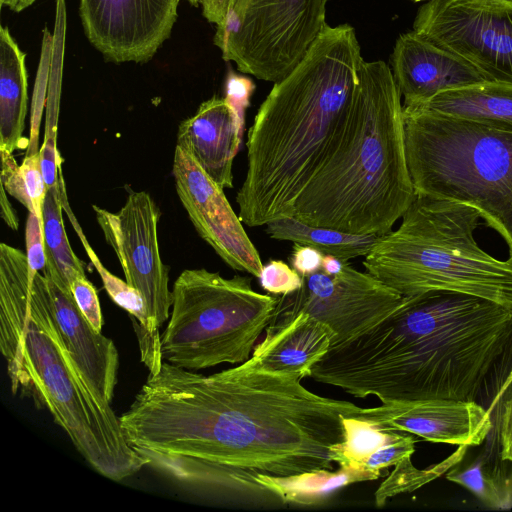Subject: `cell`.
Here are the masks:
<instances>
[{
  "mask_svg": "<svg viewBox=\"0 0 512 512\" xmlns=\"http://www.w3.org/2000/svg\"><path fill=\"white\" fill-rule=\"evenodd\" d=\"M300 378L239 366L203 375L163 362L120 417L147 465L191 486L257 495L247 471L334 470L342 416L361 407L317 395Z\"/></svg>",
  "mask_w": 512,
  "mask_h": 512,
  "instance_id": "cell-1",
  "label": "cell"
},
{
  "mask_svg": "<svg viewBox=\"0 0 512 512\" xmlns=\"http://www.w3.org/2000/svg\"><path fill=\"white\" fill-rule=\"evenodd\" d=\"M511 371L512 306L432 290L403 296L373 327L331 346L311 378L382 403L446 399L485 407Z\"/></svg>",
  "mask_w": 512,
  "mask_h": 512,
  "instance_id": "cell-2",
  "label": "cell"
},
{
  "mask_svg": "<svg viewBox=\"0 0 512 512\" xmlns=\"http://www.w3.org/2000/svg\"><path fill=\"white\" fill-rule=\"evenodd\" d=\"M363 58L355 29L326 25L299 64L274 83L248 130L237 192L249 227L293 217L345 120Z\"/></svg>",
  "mask_w": 512,
  "mask_h": 512,
  "instance_id": "cell-3",
  "label": "cell"
},
{
  "mask_svg": "<svg viewBox=\"0 0 512 512\" xmlns=\"http://www.w3.org/2000/svg\"><path fill=\"white\" fill-rule=\"evenodd\" d=\"M401 97L384 61L363 60L343 125L299 196L295 218L354 234L392 230L416 198Z\"/></svg>",
  "mask_w": 512,
  "mask_h": 512,
  "instance_id": "cell-4",
  "label": "cell"
},
{
  "mask_svg": "<svg viewBox=\"0 0 512 512\" xmlns=\"http://www.w3.org/2000/svg\"><path fill=\"white\" fill-rule=\"evenodd\" d=\"M480 212L416 194L396 230L379 236L363 266L402 296L458 291L512 306V258L498 260L474 238Z\"/></svg>",
  "mask_w": 512,
  "mask_h": 512,
  "instance_id": "cell-5",
  "label": "cell"
},
{
  "mask_svg": "<svg viewBox=\"0 0 512 512\" xmlns=\"http://www.w3.org/2000/svg\"><path fill=\"white\" fill-rule=\"evenodd\" d=\"M7 372L12 393L21 390L45 407L100 475L122 481L147 465L128 444L111 403L85 380L69 353L42 272L33 279L18 357Z\"/></svg>",
  "mask_w": 512,
  "mask_h": 512,
  "instance_id": "cell-6",
  "label": "cell"
},
{
  "mask_svg": "<svg viewBox=\"0 0 512 512\" xmlns=\"http://www.w3.org/2000/svg\"><path fill=\"white\" fill-rule=\"evenodd\" d=\"M403 115L415 193L476 208L512 258V132L407 107Z\"/></svg>",
  "mask_w": 512,
  "mask_h": 512,
  "instance_id": "cell-7",
  "label": "cell"
},
{
  "mask_svg": "<svg viewBox=\"0 0 512 512\" xmlns=\"http://www.w3.org/2000/svg\"><path fill=\"white\" fill-rule=\"evenodd\" d=\"M277 300L255 291L247 276L225 278L204 268L182 271L161 334L163 360L193 371L247 361Z\"/></svg>",
  "mask_w": 512,
  "mask_h": 512,
  "instance_id": "cell-8",
  "label": "cell"
},
{
  "mask_svg": "<svg viewBox=\"0 0 512 512\" xmlns=\"http://www.w3.org/2000/svg\"><path fill=\"white\" fill-rule=\"evenodd\" d=\"M327 1L235 0L213 42L240 72L279 82L327 25Z\"/></svg>",
  "mask_w": 512,
  "mask_h": 512,
  "instance_id": "cell-9",
  "label": "cell"
},
{
  "mask_svg": "<svg viewBox=\"0 0 512 512\" xmlns=\"http://www.w3.org/2000/svg\"><path fill=\"white\" fill-rule=\"evenodd\" d=\"M302 277L303 283L298 290L278 297L265 336L272 335L300 313H307L333 330L331 346H335L373 327L403 298L367 271L355 269L348 261L338 273L330 275L319 270Z\"/></svg>",
  "mask_w": 512,
  "mask_h": 512,
  "instance_id": "cell-10",
  "label": "cell"
},
{
  "mask_svg": "<svg viewBox=\"0 0 512 512\" xmlns=\"http://www.w3.org/2000/svg\"><path fill=\"white\" fill-rule=\"evenodd\" d=\"M413 31L473 66L486 80L512 84V3L430 0Z\"/></svg>",
  "mask_w": 512,
  "mask_h": 512,
  "instance_id": "cell-11",
  "label": "cell"
},
{
  "mask_svg": "<svg viewBox=\"0 0 512 512\" xmlns=\"http://www.w3.org/2000/svg\"><path fill=\"white\" fill-rule=\"evenodd\" d=\"M92 208L126 282L145 300L152 336L161 340L159 328L170 317L172 291L168 286L169 267L163 263L159 250L158 206L147 192L139 191L130 193L117 213L96 205Z\"/></svg>",
  "mask_w": 512,
  "mask_h": 512,
  "instance_id": "cell-12",
  "label": "cell"
},
{
  "mask_svg": "<svg viewBox=\"0 0 512 512\" xmlns=\"http://www.w3.org/2000/svg\"><path fill=\"white\" fill-rule=\"evenodd\" d=\"M180 0H80L88 41L107 61L145 63L170 37Z\"/></svg>",
  "mask_w": 512,
  "mask_h": 512,
  "instance_id": "cell-13",
  "label": "cell"
},
{
  "mask_svg": "<svg viewBox=\"0 0 512 512\" xmlns=\"http://www.w3.org/2000/svg\"><path fill=\"white\" fill-rule=\"evenodd\" d=\"M172 171L177 195L199 236L230 268L258 278L260 255L223 188L177 145Z\"/></svg>",
  "mask_w": 512,
  "mask_h": 512,
  "instance_id": "cell-14",
  "label": "cell"
},
{
  "mask_svg": "<svg viewBox=\"0 0 512 512\" xmlns=\"http://www.w3.org/2000/svg\"><path fill=\"white\" fill-rule=\"evenodd\" d=\"M381 430L410 433L435 443L478 446L492 430L491 412L477 402L446 399L382 403L353 414Z\"/></svg>",
  "mask_w": 512,
  "mask_h": 512,
  "instance_id": "cell-15",
  "label": "cell"
},
{
  "mask_svg": "<svg viewBox=\"0 0 512 512\" xmlns=\"http://www.w3.org/2000/svg\"><path fill=\"white\" fill-rule=\"evenodd\" d=\"M42 274L54 318L69 353L85 380L111 403L119 368V353L113 340L90 325L79 309L71 287L47 260Z\"/></svg>",
  "mask_w": 512,
  "mask_h": 512,
  "instance_id": "cell-16",
  "label": "cell"
},
{
  "mask_svg": "<svg viewBox=\"0 0 512 512\" xmlns=\"http://www.w3.org/2000/svg\"><path fill=\"white\" fill-rule=\"evenodd\" d=\"M403 105L486 79L469 63L431 43L415 31L401 34L390 58Z\"/></svg>",
  "mask_w": 512,
  "mask_h": 512,
  "instance_id": "cell-17",
  "label": "cell"
},
{
  "mask_svg": "<svg viewBox=\"0 0 512 512\" xmlns=\"http://www.w3.org/2000/svg\"><path fill=\"white\" fill-rule=\"evenodd\" d=\"M245 118L226 99L213 96L181 122L177 146L188 153L221 188L233 187L232 166L240 148Z\"/></svg>",
  "mask_w": 512,
  "mask_h": 512,
  "instance_id": "cell-18",
  "label": "cell"
},
{
  "mask_svg": "<svg viewBox=\"0 0 512 512\" xmlns=\"http://www.w3.org/2000/svg\"><path fill=\"white\" fill-rule=\"evenodd\" d=\"M334 337L324 322L300 313L254 347L252 359L263 370L311 377L313 366L326 354Z\"/></svg>",
  "mask_w": 512,
  "mask_h": 512,
  "instance_id": "cell-19",
  "label": "cell"
},
{
  "mask_svg": "<svg viewBox=\"0 0 512 512\" xmlns=\"http://www.w3.org/2000/svg\"><path fill=\"white\" fill-rule=\"evenodd\" d=\"M403 107L512 132L511 83L485 80L445 90Z\"/></svg>",
  "mask_w": 512,
  "mask_h": 512,
  "instance_id": "cell-20",
  "label": "cell"
},
{
  "mask_svg": "<svg viewBox=\"0 0 512 512\" xmlns=\"http://www.w3.org/2000/svg\"><path fill=\"white\" fill-rule=\"evenodd\" d=\"M33 279L26 253L0 244V348L7 369L18 357L23 327L27 322Z\"/></svg>",
  "mask_w": 512,
  "mask_h": 512,
  "instance_id": "cell-21",
  "label": "cell"
},
{
  "mask_svg": "<svg viewBox=\"0 0 512 512\" xmlns=\"http://www.w3.org/2000/svg\"><path fill=\"white\" fill-rule=\"evenodd\" d=\"M26 54L8 27L0 28V151L27 149L23 136L28 103Z\"/></svg>",
  "mask_w": 512,
  "mask_h": 512,
  "instance_id": "cell-22",
  "label": "cell"
},
{
  "mask_svg": "<svg viewBox=\"0 0 512 512\" xmlns=\"http://www.w3.org/2000/svg\"><path fill=\"white\" fill-rule=\"evenodd\" d=\"M60 198L63 211L67 215L75 232L77 233L87 256L92 265L97 270L102 280L103 286L110 298L121 308L126 310L135 320L134 328L139 342L140 355L142 362L149 369L150 374L159 371L163 363L161 340L155 339L149 326L146 303L140 292L129 285L126 280L112 274L100 261L96 252L90 246L85 234L82 231L72 209L69 205L63 175L59 179Z\"/></svg>",
  "mask_w": 512,
  "mask_h": 512,
  "instance_id": "cell-23",
  "label": "cell"
},
{
  "mask_svg": "<svg viewBox=\"0 0 512 512\" xmlns=\"http://www.w3.org/2000/svg\"><path fill=\"white\" fill-rule=\"evenodd\" d=\"M253 477L284 504L315 505L336 490L353 483L376 480L380 475L353 467L318 470L289 476L253 472Z\"/></svg>",
  "mask_w": 512,
  "mask_h": 512,
  "instance_id": "cell-24",
  "label": "cell"
},
{
  "mask_svg": "<svg viewBox=\"0 0 512 512\" xmlns=\"http://www.w3.org/2000/svg\"><path fill=\"white\" fill-rule=\"evenodd\" d=\"M265 227L266 234L272 239L308 245L324 255H332L345 261L365 257L379 238L375 234H354L313 226L294 216L271 221Z\"/></svg>",
  "mask_w": 512,
  "mask_h": 512,
  "instance_id": "cell-25",
  "label": "cell"
},
{
  "mask_svg": "<svg viewBox=\"0 0 512 512\" xmlns=\"http://www.w3.org/2000/svg\"><path fill=\"white\" fill-rule=\"evenodd\" d=\"M60 198L59 184L47 191L42 210V223L46 260L59 272L64 281L71 284L86 276L84 263L76 256L67 238Z\"/></svg>",
  "mask_w": 512,
  "mask_h": 512,
  "instance_id": "cell-26",
  "label": "cell"
},
{
  "mask_svg": "<svg viewBox=\"0 0 512 512\" xmlns=\"http://www.w3.org/2000/svg\"><path fill=\"white\" fill-rule=\"evenodd\" d=\"M343 441L332 447L339 466L364 469L366 460L392 441L399 432L381 430L375 423L355 415L342 416Z\"/></svg>",
  "mask_w": 512,
  "mask_h": 512,
  "instance_id": "cell-27",
  "label": "cell"
},
{
  "mask_svg": "<svg viewBox=\"0 0 512 512\" xmlns=\"http://www.w3.org/2000/svg\"><path fill=\"white\" fill-rule=\"evenodd\" d=\"M468 447L459 445L458 449L448 458L425 469L416 468L411 462V457L404 458L394 466V470L375 492L376 506L382 507L389 498L401 493L412 492L440 477L462 461Z\"/></svg>",
  "mask_w": 512,
  "mask_h": 512,
  "instance_id": "cell-28",
  "label": "cell"
},
{
  "mask_svg": "<svg viewBox=\"0 0 512 512\" xmlns=\"http://www.w3.org/2000/svg\"><path fill=\"white\" fill-rule=\"evenodd\" d=\"M457 465L447 471L449 481L463 486L489 507L505 508L509 505L511 497L506 485L482 460L464 467Z\"/></svg>",
  "mask_w": 512,
  "mask_h": 512,
  "instance_id": "cell-29",
  "label": "cell"
},
{
  "mask_svg": "<svg viewBox=\"0 0 512 512\" xmlns=\"http://www.w3.org/2000/svg\"><path fill=\"white\" fill-rule=\"evenodd\" d=\"M415 438L410 433L399 432L390 442L379 448L364 463V469L383 476L385 469L395 466L415 451Z\"/></svg>",
  "mask_w": 512,
  "mask_h": 512,
  "instance_id": "cell-30",
  "label": "cell"
},
{
  "mask_svg": "<svg viewBox=\"0 0 512 512\" xmlns=\"http://www.w3.org/2000/svg\"><path fill=\"white\" fill-rule=\"evenodd\" d=\"M258 279L261 287L273 295L294 292L303 283V277L282 260H270L263 265Z\"/></svg>",
  "mask_w": 512,
  "mask_h": 512,
  "instance_id": "cell-31",
  "label": "cell"
},
{
  "mask_svg": "<svg viewBox=\"0 0 512 512\" xmlns=\"http://www.w3.org/2000/svg\"><path fill=\"white\" fill-rule=\"evenodd\" d=\"M20 170L34 213L42 220L43 203L48 190L42 172L39 151L31 155H25Z\"/></svg>",
  "mask_w": 512,
  "mask_h": 512,
  "instance_id": "cell-32",
  "label": "cell"
},
{
  "mask_svg": "<svg viewBox=\"0 0 512 512\" xmlns=\"http://www.w3.org/2000/svg\"><path fill=\"white\" fill-rule=\"evenodd\" d=\"M25 241L30 276L34 279L46 265L43 223L34 212H29L27 217Z\"/></svg>",
  "mask_w": 512,
  "mask_h": 512,
  "instance_id": "cell-33",
  "label": "cell"
},
{
  "mask_svg": "<svg viewBox=\"0 0 512 512\" xmlns=\"http://www.w3.org/2000/svg\"><path fill=\"white\" fill-rule=\"evenodd\" d=\"M71 291L84 317L97 332H101L103 316L93 284L86 276L79 277L71 284Z\"/></svg>",
  "mask_w": 512,
  "mask_h": 512,
  "instance_id": "cell-34",
  "label": "cell"
},
{
  "mask_svg": "<svg viewBox=\"0 0 512 512\" xmlns=\"http://www.w3.org/2000/svg\"><path fill=\"white\" fill-rule=\"evenodd\" d=\"M1 153V185L6 192L16 198L28 212H34L30 198L28 196L25 181L12 153L0 151Z\"/></svg>",
  "mask_w": 512,
  "mask_h": 512,
  "instance_id": "cell-35",
  "label": "cell"
},
{
  "mask_svg": "<svg viewBox=\"0 0 512 512\" xmlns=\"http://www.w3.org/2000/svg\"><path fill=\"white\" fill-rule=\"evenodd\" d=\"M498 426L500 456L504 461L512 462V384L503 394Z\"/></svg>",
  "mask_w": 512,
  "mask_h": 512,
  "instance_id": "cell-36",
  "label": "cell"
},
{
  "mask_svg": "<svg viewBox=\"0 0 512 512\" xmlns=\"http://www.w3.org/2000/svg\"><path fill=\"white\" fill-rule=\"evenodd\" d=\"M323 257L324 254L314 247L294 243L289 262L301 276H307L321 270Z\"/></svg>",
  "mask_w": 512,
  "mask_h": 512,
  "instance_id": "cell-37",
  "label": "cell"
},
{
  "mask_svg": "<svg viewBox=\"0 0 512 512\" xmlns=\"http://www.w3.org/2000/svg\"><path fill=\"white\" fill-rule=\"evenodd\" d=\"M253 85L247 79L231 74L226 83V99L235 107L241 117L245 118V110L249 106V99Z\"/></svg>",
  "mask_w": 512,
  "mask_h": 512,
  "instance_id": "cell-38",
  "label": "cell"
},
{
  "mask_svg": "<svg viewBox=\"0 0 512 512\" xmlns=\"http://www.w3.org/2000/svg\"><path fill=\"white\" fill-rule=\"evenodd\" d=\"M234 3L235 0H199L202 15L208 22L215 24L217 27L224 23Z\"/></svg>",
  "mask_w": 512,
  "mask_h": 512,
  "instance_id": "cell-39",
  "label": "cell"
},
{
  "mask_svg": "<svg viewBox=\"0 0 512 512\" xmlns=\"http://www.w3.org/2000/svg\"><path fill=\"white\" fill-rule=\"evenodd\" d=\"M5 188L1 185V193H0V206H1V217L4 222L8 225L12 230H17L19 227L18 216L12 207L8 197L6 195Z\"/></svg>",
  "mask_w": 512,
  "mask_h": 512,
  "instance_id": "cell-40",
  "label": "cell"
},
{
  "mask_svg": "<svg viewBox=\"0 0 512 512\" xmlns=\"http://www.w3.org/2000/svg\"><path fill=\"white\" fill-rule=\"evenodd\" d=\"M35 1L36 0H0V4L14 12H20L32 5Z\"/></svg>",
  "mask_w": 512,
  "mask_h": 512,
  "instance_id": "cell-41",
  "label": "cell"
},
{
  "mask_svg": "<svg viewBox=\"0 0 512 512\" xmlns=\"http://www.w3.org/2000/svg\"><path fill=\"white\" fill-rule=\"evenodd\" d=\"M512 384V371L509 374L508 378L506 379L505 383L503 384L500 392L496 396L495 400L492 402V404L489 407V411L492 412V410L495 408L496 404L499 403L500 399L502 398L503 394L506 392V390L509 388V386Z\"/></svg>",
  "mask_w": 512,
  "mask_h": 512,
  "instance_id": "cell-42",
  "label": "cell"
},
{
  "mask_svg": "<svg viewBox=\"0 0 512 512\" xmlns=\"http://www.w3.org/2000/svg\"><path fill=\"white\" fill-rule=\"evenodd\" d=\"M186 1H188L193 6H198L199 5V0H186Z\"/></svg>",
  "mask_w": 512,
  "mask_h": 512,
  "instance_id": "cell-43",
  "label": "cell"
},
{
  "mask_svg": "<svg viewBox=\"0 0 512 512\" xmlns=\"http://www.w3.org/2000/svg\"><path fill=\"white\" fill-rule=\"evenodd\" d=\"M503 1H507V2H511L512 3V0H503Z\"/></svg>",
  "mask_w": 512,
  "mask_h": 512,
  "instance_id": "cell-44",
  "label": "cell"
},
{
  "mask_svg": "<svg viewBox=\"0 0 512 512\" xmlns=\"http://www.w3.org/2000/svg\"><path fill=\"white\" fill-rule=\"evenodd\" d=\"M413 1L419 2V1H423V0H413ZM429 1H430V0H429Z\"/></svg>",
  "mask_w": 512,
  "mask_h": 512,
  "instance_id": "cell-45",
  "label": "cell"
}]
</instances>
